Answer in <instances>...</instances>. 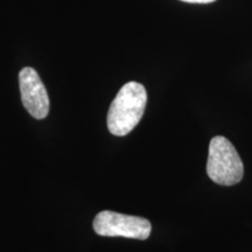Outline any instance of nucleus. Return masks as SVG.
Instances as JSON below:
<instances>
[{
	"instance_id": "4",
	"label": "nucleus",
	"mask_w": 252,
	"mask_h": 252,
	"mask_svg": "<svg viewBox=\"0 0 252 252\" xmlns=\"http://www.w3.org/2000/svg\"><path fill=\"white\" fill-rule=\"evenodd\" d=\"M21 100L25 109L35 119H43L49 112V97L39 74L26 67L19 74Z\"/></svg>"
},
{
	"instance_id": "5",
	"label": "nucleus",
	"mask_w": 252,
	"mask_h": 252,
	"mask_svg": "<svg viewBox=\"0 0 252 252\" xmlns=\"http://www.w3.org/2000/svg\"><path fill=\"white\" fill-rule=\"evenodd\" d=\"M181 1L190 2V4H210V2H214L215 0H181Z\"/></svg>"
},
{
	"instance_id": "3",
	"label": "nucleus",
	"mask_w": 252,
	"mask_h": 252,
	"mask_svg": "<svg viewBox=\"0 0 252 252\" xmlns=\"http://www.w3.org/2000/svg\"><path fill=\"white\" fill-rule=\"evenodd\" d=\"M93 225L94 232L104 237H126L141 241L149 238L152 230L149 220L109 210L97 214Z\"/></svg>"
},
{
	"instance_id": "1",
	"label": "nucleus",
	"mask_w": 252,
	"mask_h": 252,
	"mask_svg": "<svg viewBox=\"0 0 252 252\" xmlns=\"http://www.w3.org/2000/svg\"><path fill=\"white\" fill-rule=\"evenodd\" d=\"M147 93L143 84L128 82L118 91L108 112V128L113 135L124 137L139 124L146 109Z\"/></svg>"
},
{
	"instance_id": "2",
	"label": "nucleus",
	"mask_w": 252,
	"mask_h": 252,
	"mask_svg": "<svg viewBox=\"0 0 252 252\" xmlns=\"http://www.w3.org/2000/svg\"><path fill=\"white\" fill-rule=\"evenodd\" d=\"M207 174L220 186H234L243 179L244 166L241 157L225 137L216 135L210 140Z\"/></svg>"
}]
</instances>
